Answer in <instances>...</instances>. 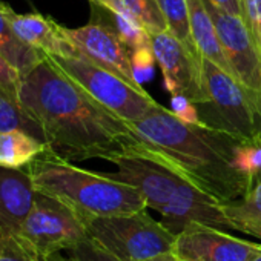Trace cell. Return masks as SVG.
<instances>
[{"label":"cell","mask_w":261,"mask_h":261,"mask_svg":"<svg viewBox=\"0 0 261 261\" xmlns=\"http://www.w3.org/2000/svg\"><path fill=\"white\" fill-rule=\"evenodd\" d=\"M20 103L39 123L48 149L69 162L139 152L129 121L97 101L46 59L22 79Z\"/></svg>","instance_id":"cell-1"},{"label":"cell","mask_w":261,"mask_h":261,"mask_svg":"<svg viewBox=\"0 0 261 261\" xmlns=\"http://www.w3.org/2000/svg\"><path fill=\"white\" fill-rule=\"evenodd\" d=\"M129 124L140 140L139 152L168 165L221 204L249 192V181L235 168L241 142L224 130L181 121L162 105Z\"/></svg>","instance_id":"cell-2"},{"label":"cell","mask_w":261,"mask_h":261,"mask_svg":"<svg viewBox=\"0 0 261 261\" xmlns=\"http://www.w3.org/2000/svg\"><path fill=\"white\" fill-rule=\"evenodd\" d=\"M109 162L117 166V172L109 177L134 186L145 197L148 207L157 211L163 224L172 232H180L189 223L233 229L218 200L168 165L142 152L115 155Z\"/></svg>","instance_id":"cell-3"},{"label":"cell","mask_w":261,"mask_h":261,"mask_svg":"<svg viewBox=\"0 0 261 261\" xmlns=\"http://www.w3.org/2000/svg\"><path fill=\"white\" fill-rule=\"evenodd\" d=\"M34 188L69 206L83 221L148 209L145 197L130 185L72 165L45 149L27 166Z\"/></svg>","instance_id":"cell-4"},{"label":"cell","mask_w":261,"mask_h":261,"mask_svg":"<svg viewBox=\"0 0 261 261\" xmlns=\"http://www.w3.org/2000/svg\"><path fill=\"white\" fill-rule=\"evenodd\" d=\"M207 103L197 105L207 126L224 130L240 142H261V101L235 77L203 57Z\"/></svg>","instance_id":"cell-5"},{"label":"cell","mask_w":261,"mask_h":261,"mask_svg":"<svg viewBox=\"0 0 261 261\" xmlns=\"http://www.w3.org/2000/svg\"><path fill=\"white\" fill-rule=\"evenodd\" d=\"M88 235L124 261H143L171 252L177 233L148 214V209L97 217L85 221Z\"/></svg>","instance_id":"cell-6"},{"label":"cell","mask_w":261,"mask_h":261,"mask_svg":"<svg viewBox=\"0 0 261 261\" xmlns=\"http://www.w3.org/2000/svg\"><path fill=\"white\" fill-rule=\"evenodd\" d=\"M48 59L97 101L129 123L142 120L160 106L148 91L136 89L118 75L92 63L80 53L75 56H48Z\"/></svg>","instance_id":"cell-7"},{"label":"cell","mask_w":261,"mask_h":261,"mask_svg":"<svg viewBox=\"0 0 261 261\" xmlns=\"http://www.w3.org/2000/svg\"><path fill=\"white\" fill-rule=\"evenodd\" d=\"M88 237L85 221L65 203L36 192L34 206L17 238L40 259L62 250H71Z\"/></svg>","instance_id":"cell-8"},{"label":"cell","mask_w":261,"mask_h":261,"mask_svg":"<svg viewBox=\"0 0 261 261\" xmlns=\"http://www.w3.org/2000/svg\"><path fill=\"white\" fill-rule=\"evenodd\" d=\"M152 51L163 72V86L171 94H181L195 105L207 103L203 79V56L172 33L151 34Z\"/></svg>","instance_id":"cell-9"},{"label":"cell","mask_w":261,"mask_h":261,"mask_svg":"<svg viewBox=\"0 0 261 261\" xmlns=\"http://www.w3.org/2000/svg\"><path fill=\"white\" fill-rule=\"evenodd\" d=\"M215 23L226 59L235 79L261 101V48L241 16L230 14L204 0Z\"/></svg>","instance_id":"cell-10"},{"label":"cell","mask_w":261,"mask_h":261,"mask_svg":"<svg viewBox=\"0 0 261 261\" xmlns=\"http://www.w3.org/2000/svg\"><path fill=\"white\" fill-rule=\"evenodd\" d=\"M172 252L180 261H250L261 244L230 235L224 229L189 223L177 232Z\"/></svg>","instance_id":"cell-11"},{"label":"cell","mask_w":261,"mask_h":261,"mask_svg":"<svg viewBox=\"0 0 261 261\" xmlns=\"http://www.w3.org/2000/svg\"><path fill=\"white\" fill-rule=\"evenodd\" d=\"M63 33L83 57L118 75L136 89L146 91L134 75L129 49L111 28L100 22L91 20L88 25L75 30L63 27Z\"/></svg>","instance_id":"cell-12"},{"label":"cell","mask_w":261,"mask_h":261,"mask_svg":"<svg viewBox=\"0 0 261 261\" xmlns=\"http://www.w3.org/2000/svg\"><path fill=\"white\" fill-rule=\"evenodd\" d=\"M36 192L28 169L0 166V233L19 235L34 206Z\"/></svg>","instance_id":"cell-13"},{"label":"cell","mask_w":261,"mask_h":261,"mask_svg":"<svg viewBox=\"0 0 261 261\" xmlns=\"http://www.w3.org/2000/svg\"><path fill=\"white\" fill-rule=\"evenodd\" d=\"M8 22L16 36L46 56H75L79 51L66 39L63 27L51 17L42 14H17L11 8L7 11Z\"/></svg>","instance_id":"cell-14"},{"label":"cell","mask_w":261,"mask_h":261,"mask_svg":"<svg viewBox=\"0 0 261 261\" xmlns=\"http://www.w3.org/2000/svg\"><path fill=\"white\" fill-rule=\"evenodd\" d=\"M188 5H189L191 34H192L197 49L200 51V54L204 59L214 62L223 71H226L227 74L235 77L229 62L226 59L215 23L204 5V0H188Z\"/></svg>","instance_id":"cell-15"},{"label":"cell","mask_w":261,"mask_h":261,"mask_svg":"<svg viewBox=\"0 0 261 261\" xmlns=\"http://www.w3.org/2000/svg\"><path fill=\"white\" fill-rule=\"evenodd\" d=\"M91 20L100 22L111 28L126 45L130 54L140 49H152L151 34L136 17L124 11L112 10L105 5L91 2Z\"/></svg>","instance_id":"cell-16"},{"label":"cell","mask_w":261,"mask_h":261,"mask_svg":"<svg viewBox=\"0 0 261 261\" xmlns=\"http://www.w3.org/2000/svg\"><path fill=\"white\" fill-rule=\"evenodd\" d=\"M8 10V5L0 2V54L5 56L22 77H25L46 59V54L34 49L16 36L7 17Z\"/></svg>","instance_id":"cell-17"},{"label":"cell","mask_w":261,"mask_h":261,"mask_svg":"<svg viewBox=\"0 0 261 261\" xmlns=\"http://www.w3.org/2000/svg\"><path fill=\"white\" fill-rule=\"evenodd\" d=\"M48 145L34 136L20 129L0 133V166L5 168H27L37 155H40Z\"/></svg>","instance_id":"cell-18"},{"label":"cell","mask_w":261,"mask_h":261,"mask_svg":"<svg viewBox=\"0 0 261 261\" xmlns=\"http://www.w3.org/2000/svg\"><path fill=\"white\" fill-rule=\"evenodd\" d=\"M13 129L25 130V133L34 136L36 139L45 142L39 123L28 114V111L22 106V103H14L0 95V133L13 130Z\"/></svg>","instance_id":"cell-19"},{"label":"cell","mask_w":261,"mask_h":261,"mask_svg":"<svg viewBox=\"0 0 261 261\" xmlns=\"http://www.w3.org/2000/svg\"><path fill=\"white\" fill-rule=\"evenodd\" d=\"M155 2L166 19L168 31L172 33L177 39H180L188 46L197 49L191 34L188 0H155Z\"/></svg>","instance_id":"cell-20"},{"label":"cell","mask_w":261,"mask_h":261,"mask_svg":"<svg viewBox=\"0 0 261 261\" xmlns=\"http://www.w3.org/2000/svg\"><path fill=\"white\" fill-rule=\"evenodd\" d=\"M118 11L136 17L149 34L168 31V23L155 0H118Z\"/></svg>","instance_id":"cell-21"},{"label":"cell","mask_w":261,"mask_h":261,"mask_svg":"<svg viewBox=\"0 0 261 261\" xmlns=\"http://www.w3.org/2000/svg\"><path fill=\"white\" fill-rule=\"evenodd\" d=\"M235 168L252 188L261 178V142H241L235 152Z\"/></svg>","instance_id":"cell-22"},{"label":"cell","mask_w":261,"mask_h":261,"mask_svg":"<svg viewBox=\"0 0 261 261\" xmlns=\"http://www.w3.org/2000/svg\"><path fill=\"white\" fill-rule=\"evenodd\" d=\"M223 209L232 226L235 221L240 220L261 218V178L250 188V191L241 200L223 204Z\"/></svg>","instance_id":"cell-23"},{"label":"cell","mask_w":261,"mask_h":261,"mask_svg":"<svg viewBox=\"0 0 261 261\" xmlns=\"http://www.w3.org/2000/svg\"><path fill=\"white\" fill-rule=\"evenodd\" d=\"M22 79V74L7 60L5 56L0 54V95L14 103H20Z\"/></svg>","instance_id":"cell-24"},{"label":"cell","mask_w":261,"mask_h":261,"mask_svg":"<svg viewBox=\"0 0 261 261\" xmlns=\"http://www.w3.org/2000/svg\"><path fill=\"white\" fill-rule=\"evenodd\" d=\"M69 252L74 261H124L103 247L100 243L92 240L89 235L77 246H74Z\"/></svg>","instance_id":"cell-25"},{"label":"cell","mask_w":261,"mask_h":261,"mask_svg":"<svg viewBox=\"0 0 261 261\" xmlns=\"http://www.w3.org/2000/svg\"><path fill=\"white\" fill-rule=\"evenodd\" d=\"M0 261H43L28 250L16 235L0 233Z\"/></svg>","instance_id":"cell-26"},{"label":"cell","mask_w":261,"mask_h":261,"mask_svg":"<svg viewBox=\"0 0 261 261\" xmlns=\"http://www.w3.org/2000/svg\"><path fill=\"white\" fill-rule=\"evenodd\" d=\"M130 60H133V69H134V75L137 79V82L140 85L146 83L148 80L152 79L154 75V63L155 56L152 49H140L130 54Z\"/></svg>","instance_id":"cell-27"},{"label":"cell","mask_w":261,"mask_h":261,"mask_svg":"<svg viewBox=\"0 0 261 261\" xmlns=\"http://www.w3.org/2000/svg\"><path fill=\"white\" fill-rule=\"evenodd\" d=\"M171 111L181 121L192 123V124H201L203 123L200 118L197 105L192 103L188 97H185L181 94H175L171 97Z\"/></svg>","instance_id":"cell-28"},{"label":"cell","mask_w":261,"mask_h":261,"mask_svg":"<svg viewBox=\"0 0 261 261\" xmlns=\"http://www.w3.org/2000/svg\"><path fill=\"white\" fill-rule=\"evenodd\" d=\"M244 22L261 48V0H243Z\"/></svg>","instance_id":"cell-29"},{"label":"cell","mask_w":261,"mask_h":261,"mask_svg":"<svg viewBox=\"0 0 261 261\" xmlns=\"http://www.w3.org/2000/svg\"><path fill=\"white\" fill-rule=\"evenodd\" d=\"M233 229L244 232L247 235H252L255 238L261 240V218H252V220H240L233 223Z\"/></svg>","instance_id":"cell-30"},{"label":"cell","mask_w":261,"mask_h":261,"mask_svg":"<svg viewBox=\"0 0 261 261\" xmlns=\"http://www.w3.org/2000/svg\"><path fill=\"white\" fill-rule=\"evenodd\" d=\"M207 2L214 4L215 7L235 14V16H241L244 19V8H243V0H207Z\"/></svg>","instance_id":"cell-31"},{"label":"cell","mask_w":261,"mask_h":261,"mask_svg":"<svg viewBox=\"0 0 261 261\" xmlns=\"http://www.w3.org/2000/svg\"><path fill=\"white\" fill-rule=\"evenodd\" d=\"M143 261H180L175 253L171 250V252H163V253H159V255H154L151 258H146Z\"/></svg>","instance_id":"cell-32"},{"label":"cell","mask_w":261,"mask_h":261,"mask_svg":"<svg viewBox=\"0 0 261 261\" xmlns=\"http://www.w3.org/2000/svg\"><path fill=\"white\" fill-rule=\"evenodd\" d=\"M89 2H95V4L105 5L112 10H117V7H118V0H89Z\"/></svg>","instance_id":"cell-33"},{"label":"cell","mask_w":261,"mask_h":261,"mask_svg":"<svg viewBox=\"0 0 261 261\" xmlns=\"http://www.w3.org/2000/svg\"><path fill=\"white\" fill-rule=\"evenodd\" d=\"M45 261H74L72 258H65L60 252H56V253H53V255H49Z\"/></svg>","instance_id":"cell-34"},{"label":"cell","mask_w":261,"mask_h":261,"mask_svg":"<svg viewBox=\"0 0 261 261\" xmlns=\"http://www.w3.org/2000/svg\"><path fill=\"white\" fill-rule=\"evenodd\" d=\"M250 261H261V253H258L256 256H253V258H252Z\"/></svg>","instance_id":"cell-35"}]
</instances>
